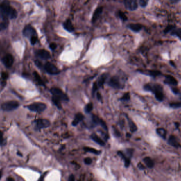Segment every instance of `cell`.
<instances>
[{"label": "cell", "instance_id": "obj_24", "mask_svg": "<svg viewBox=\"0 0 181 181\" xmlns=\"http://www.w3.org/2000/svg\"><path fill=\"white\" fill-rule=\"evenodd\" d=\"M84 150L85 151H86V152L91 153H93V154L95 155H98L100 153V152L98 151V150H97L96 149L92 148H90V147H84Z\"/></svg>", "mask_w": 181, "mask_h": 181}, {"label": "cell", "instance_id": "obj_2", "mask_svg": "<svg viewBox=\"0 0 181 181\" xmlns=\"http://www.w3.org/2000/svg\"><path fill=\"white\" fill-rule=\"evenodd\" d=\"M0 9L5 17L10 19H15L17 17V11L13 7L10 6L9 1H4L0 5Z\"/></svg>", "mask_w": 181, "mask_h": 181}, {"label": "cell", "instance_id": "obj_17", "mask_svg": "<svg viewBox=\"0 0 181 181\" xmlns=\"http://www.w3.org/2000/svg\"><path fill=\"white\" fill-rule=\"evenodd\" d=\"M128 27L134 32H139L142 29V26L140 24H128Z\"/></svg>", "mask_w": 181, "mask_h": 181}, {"label": "cell", "instance_id": "obj_11", "mask_svg": "<svg viewBox=\"0 0 181 181\" xmlns=\"http://www.w3.org/2000/svg\"><path fill=\"white\" fill-rule=\"evenodd\" d=\"M2 62L6 67H11L15 61L14 57L11 54H7L2 58Z\"/></svg>", "mask_w": 181, "mask_h": 181}, {"label": "cell", "instance_id": "obj_21", "mask_svg": "<svg viewBox=\"0 0 181 181\" xmlns=\"http://www.w3.org/2000/svg\"><path fill=\"white\" fill-rule=\"evenodd\" d=\"M33 75H34L35 78L36 80H37V82H38V83L40 85L45 86V83L44 82L43 80H42V77L39 75V74L37 71H34L33 72Z\"/></svg>", "mask_w": 181, "mask_h": 181}, {"label": "cell", "instance_id": "obj_9", "mask_svg": "<svg viewBox=\"0 0 181 181\" xmlns=\"http://www.w3.org/2000/svg\"><path fill=\"white\" fill-rule=\"evenodd\" d=\"M50 125L51 122L48 119H39L36 121V128L37 129L47 128Z\"/></svg>", "mask_w": 181, "mask_h": 181}, {"label": "cell", "instance_id": "obj_6", "mask_svg": "<svg viewBox=\"0 0 181 181\" xmlns=\"http://www.w3.org/2000/svg\"><path fill=\"white\" fill-rule=\"evenodd\" d=\"M45 69L48 74L51 75L58 74L60 73L59 69L51 62H48L45 64Z\"/></svg>", "mask_w": 181, "mask_h": 181}, {"label": "cell", "instance_id": "obj_5", "mask_svg": "<svg viewBox=\"0 0 181 181\" xmlns=\"http://www.w3.org/2000/svg\"><path fill=\"white\" fill-rule=\"evenodd\" d=\"M19 106V103L18 101H9L3 103L1 105L2 110L6 111H11L15 110Z\"/></svg>", "mask_w": 181, "mask_h": 181}, {"label": "cell", "instance_id": "obj_1", "mask_svg": "<svg viewBox=\"0 0 181 181\" xmlns=\"http://www.w3.org/2000/svg\"><path fill=\"white\" fill-rule=\"evenodd\" d=\"M50 91L53 95L52 101L58 109H62V101H69L68 96L59 88L52 87Z\"/></svg>", "mask_w": 181, "mask_h": 181}, {"label": "cell", "instance_id": "obj_37", "mask_svg": "<svg viewBox=\"0 0 181 181\" xmlns=\"http://www.w3.org/2000/svg\"><path fill=\"white\" fill-rule=\"evenodd\" d=\"M8 76H9V75H8V74L7 73H6V72L2 73V77L4 80H6L8 78Z\"/></svg>", "mask_w": 181, "mask_h": 181}, {"label": "cell", "instance_id": "obj_15", "mask_svg": "<svg viewBox=\"0 0 181 181\" xmlns=\"http://www.w3.org/2000/svg\"><path fill=\"white\" fill-rule=\"evenodd\" d=\"M107 76H108V75L107 74H103L99 77L97 81L95 82L98 88L101 87L104 85V83L107 80Z\"/></svg>", "mask_w": 181, "mask_h": 181}, {"label": "cell", "instance_id": "obj_20", "mask_svg": "<svg viewBox=\"0 0 181 181\" xmlns=\"http://www.w3.org/2000/svg\"><path fill=\"white\" fill-rule=\"evenodd\" d=\"M144 162L149 168H152L154 166V162L151 158L146 157L144 158Z\"/></svg>", "mask_w": 181, "mask_h": 181}, {"label": "cell", "instance_id": "obj_8", "mask_svg": "<svg viewBox=\"0 0 181 181\" xmlns=\"http://www.w3.org/2000/svg\"><path fill=\"white\" fill-rule=\"evenodd\" d=\"M108 84L110 86L116 89H120L123 87L121 84L120 83V80H119V77L116 76H113L110 78L108 82Z\"/></svg>", "mask_w": 181, "mask_h": 181}, {"label": "cell", "instance_id": "obj_27", "mask_svg": "<svg viewBox=\"0 0 181 181\" xmlns=\"http://www.w3.org/2000/svg\"><path fill=\"white\" fill-rule=\"evenodd\" d=\"M129 126H130L131 131L132 132H135V131H136L137 130V128L136 126L135 125V124L132 121H131V120H129Z\"/></svg>", "mask_w": 181, "mask_h": 181}, {"label": "cell", "instance_id": "obj_26", "mask_svg": "<svg viewBox=\"0 0 181 181\" xmlns=\"http://www.w3.org/2000/svg\"><path fill=\"white\" fill-rule=\"evenodd\" d=\"M93 109V105L92 104V103L91 102L86 105L85 107L84 110L86 113H89L92 111Z\"/></svg>", "mask_w": 181, "mask_h": 181}, {"label": "cell", "instance_id": "obj_14", "mask_svg": "<svg viewBox=\"0 0 181 181\" xmlns=\"http://www.w3.org/2000/svg\"><path fill=\"white\" fill-rule=\"evenodd\" d=\"M63 27L66 31L71 33L74 30V28L73 26L71 21L70 19L66 20L63 24Z\"/></svg>", "mask_w": 181, "mask_h": 181}, {"label": "cell", "instance_id": "obj_39", "mask_svg": "<svg viewBox=\"0 0 181 181\" xmlns=\"http://www.w3.org/2000/svg\"><path fill=\"white\" fill-rule=\"evenodd\" d=\"M181 0H170L171 2L173 4H175V3H178L179 1H180Z\"/></svg>", "mask_w": 181, "mask_h": 181}, {"label": "cell", "instance_id": "obj_35", "mask_svg": "<svg viewBox=\"0 0 181 181\" xmlns=\"http://www.w3.org/2000/svg\"><path fill=\"white\" fill-rule=\"evenodd\" d=\"M84 162L87 165H89V164L92 163V159L90 158H86L84 160Z\"/></svg>", "mask_w": 181, "mask_h": 181}, {"label": "cell", "instance_id": "obj_23", "mask_svg": "<svg viewBox=\"0 0 181 181\" xmlns=\"http://www.w3.org/2000/svg\"><path fill=\"white\" fill-rule=\"evenodd\" d=\"M157 133L160 136L163 138H165L166 136V131L163 128H158L157 129Z\"/></svg>", "mask_w": 181, "mask_h": 181}, {"label": "cell", "instance_id": "obj_19", "mask_svg": "<svg viewBox=\"0 0 181 181\" xmlns=\"http://www.w3.org/2000/svg\"><path fill=\"white\" fill-rule=\"evenodd\" d=\"M169 144L170 145L174 147L175 148H178L179 146L178 141L174 136H171L169 139Z\"/></svg>", "mask_w": 181, "mask_h": 181}, {"label": "cell", "instance_id": "obj_16", "mask_svg": "<svg viewBox=\"0 0 181 181\" xmlns=\"http://www.w3.org/2000/svg\"><path fill=\"white\" fill-rule=\"evenodd\" d=\"M84 119V116L83 114L81 113H78L75 116L72 122V125L73 126H76L78 124H79L80 122L83 121Z\"/></svg>", "mask_w": 181, "mask_h": 181}, {"label": "cell", "instance_id": "obj_10", "mask_svg": "<svg viewBox=\"0 0 181 181\" xmlns=\"http://www.w3.org/2000/svg\"><path fill=\"white\" fill-rule=\"evenodd\" d=\"M23 34L25 37L28 38H31L33 36H37V33L35 29L29 25L24 27L23 31Z\"/></svg>", "mask_w": 181, "mask_h": 181}, {"label": "cell", "instance_id": "obj_34", "mask_svg": "<svg viewBox=\"0 0 181 181\" xmlns=\"http://www.w3.org/2000/svg\"><path fill=\"white\" fill-rule=\"evenodd\" d=\"M4 145V139H3V133L2 131H0V145Z\"/></svg>", "mask_w": 181, "mask_h": 181}, {"label": "cell", "instance_id": "obj_7", "mask_svg": "<svg viewBox=\"0 0 181 181\" xmlns=\"http://www.w3.org/2000/svg\"><path fill=\"white\" fill-rule=\"evenodd\" d=\"M124 6L126 9L133 11L138 8L137 0H123Z\"/></svg>", "mask_w": 181, "mask_h": 181}, {"label": "cell", "instance_id": "obj_41", "mask_svg": "<svg viewBox=\"0 0 181 181\" xmlns=\"http://www.w3.org/2000/svg\"><path fill=\"white\" fill-rule=\"evenodd\" d=\"M98 94V95H97V96H98V100H101V95H100V94H99L98 93V94Z\"/></svg>", "mask_w": 181, "mask_h": 181}, {"label": "cell", "instance_id": "obj_3", "mask_svg": "<svg viewBox=\"0 0 181 181\" xmlns=\"http://www.w3.org/2000/svg\"><path fill=\"white\" fill-rule=\"evenodd\" d=\"M160 86H158V85L151 86V85L147 84L144 86V89L147 91H150L154 92L157 99L159 101H162L163 100L164 95L162 93V89Z\"/></svg>", "mask_w": 181, "mask_h": 181}, {"label": "cell", "instance_id": "obj_33", "mask_svg": "<svg viewBox=\"0 0 181 181\" xmlns=\"http://www.w3.org/2000/svg\"><path fill=\"white\" fill-rule=\"evenodd\" d=\"M171 107L174 108H178V107H181V102L178 103H173L171 104Z\"/></svg>", "mask_w": 181, "mask_h": 181}, {"label": "cell", "instance_id": "obj_44", "mask_svg": "<svg viewBox=\"0 0 181 181\" xmlns=\"http://www.w3.org/2000/svg\"><path fill=\"white\" fill-rule=\"evenodd\" d=\"M180 98H181V97H180Z\"/></svg>", "mask_w": 181, "mask_h": 181}, {"label": "cell", "instance_id": "obj_28", "mask_svg": "<svg viewBox=\"0 0 181 181\" xmlns=\"http://www.w3.org/2000/svg\"><path fill=\"white\" fill-rule=\"evenodd\" d=\"M130 94H129V93L127 92V93H125L121 98H120V100L122 101H128L130 100Z\"/></svg>", "mask_w": 181, "mask_h": 181}, {"label": "cell", "instance_id": "obj_40", "mask_svg": "<svg viewBox=\"0 0 181 181\" xmlns=\"http://www.w3.org/2000/svg\"><path fill=\"white\" fill-rule=\"evenodd\" d=\"M7 181H15L14 178L11 177H9L8 178H7Z\"/></svg>", "mask_w": 181, "mask_h": 181}, {"label": "cell", "instance_id": "obj_32", "mask_svg": "<svg viewBox=\"0 0 181 181\" xmlns=\"http://www.w3.org/2000/svg\"><path fill=\"white\" fill-rule=\"evenodd\" d=\"M37 40H38V38H37V36H34L31 37L30 38V42H31V45H35L36 42H37Z\"/></svg>", "mask_w": 181, "mask_h": 181}, {"label": "cell", "instance_id": "obj_12", "mask_svg": "<svg viewBox=\"0 0 181 181\" xmlns=\"http://www.w3.org/2000/svg\"><path fill=\"white\" fill-rule=\"evenodd\" d=\"M37 56L42 60H48L51 58V55L48 51L45 49H40L37 51Z\"/></svg>", "mask_w": 181, "mask_h": 181}, {"label": "cell", "instance_id": "obj_18", "mask_svg": "<svg viewBox=\"0 0 181 181\" xmlns=\"http://www.w3.org/2000/svg\"><path fill=\"white\" fill-rule=\"evenodd\" d=\"M91 138L94 141H95V143H97L98 145L102 146L105 145V143H104V141L101 139V138L98 136H97L96 134H92V135L91 136Z\"/></svg>", "mask_w": 181, "mask_h": 181}, {"label": "cell", "instance_id": "obj_25", "mask_svg": "<svg viewBox=\"0 0 181 181\" xmlns=\"http://www.w3.org/2000/svg\"><path fill=\"white\" fill-rule=\"evenodd\" d=\"M118 154H119V155H120L121 157L123 158V160H125V166H126V167H129V166L130 165V160L126 157L125 156H124V155L121 152L119 151V153H118Z\"/></svg>", "mask_w": 181, "mask_h": 181}, {"label": "cell", "instance_id": "obj_38", "mask_svg": "<svg viewBox=\"0 0 181 181\" xmlns=\"http://www.w3.org/2000/svg\"><path fill=\"white\" fill-rule=\"evenodd\" d=\"M68 181H75L74 176V175H70V176H69Z\"/></svg>", "mask_w": 181, "mask_h": 181}, {"label": "cell", "instance_id": "obj_42", "mask_svg": "<svg viewBox=\"0 0 181 181\" xmlns=\"http://www.w3.org/2000/svg\"><path fill=\"white\" fill-rule=\"evenodd\" d=\"M2 171H0V179L2 177Z\"/></svg>", "mask_w": 181, "mask_h": 181}, {"label": "cell", "instance_id": "obj_13", "mask_svg": "<svg viewBox=\"0 0 181 181\" xmlns=\"http://www.w3.org/2000/svg\"><path fill=\"white\" fill-rule=\"evenodd\" d=\"M102 11H103V8L101 6L98 7L95 10V11L93 15L92 20H91L93 24L95 23V22H96V21L98 20V18H100V17L101 16L102 13Z\"/></svg>", "mask_w": 181, "mask_h": 181}, {"label": "cell", "instance_id": "obj_22", "mask_svg": "<svg viewBox=\"0 0 181 181\" xmlns=\"http://www.w3.org/2000/svg\"><path fill=\"white\" fill-rule=\"evenodd\" d=\"M165 83H168L169 84L173 85H176L177 84V81L174 78V77H173L171 76H168L166 77V80H165Z\"/></svg>", "mask_w": 181, "mask_h": 181}, {"label": "cell", "instance_id": "obj_31", "mask_svg": "<svg viewBox=\"0 0 181 181\" xmlns=\"http://www.w3.org/2000/svg\"><path fill=\"white\" fill-rule=\"evenodd\" d=\"M173 35L178 36L179 38H181V29H178L174 30L172 32Z\"/></svg>", "mask_w": 181, "mask_h": 181}, {"label": "cell", "instance_id": "obj_30", "mask_svg": "<svg viewBox=\"0 0 181 181\" xmlns=\"http://www.w3.org/2000/svg\"><path fill=\"white\" fill-rule=\"evenodd\" d=\"M118 16H119V18H120L123 21H126L127 20V16L124 13H123L121 11H119V13H118Z\"/></svg>", "mask_w": 181, "mask_h": 181}, {"label": "cell", "instance_id": "obj_4", "mask_svg": "<svg viewBox=\"0 0 181 181\" xmlns=\"http://www.w3.org/2000/svg\"><path fill=\"white\" fill-rule=\"evenodd\" d=\"M27 107L28 109H29L31 111L42 112L46 109L47 105L45 103L42 102H35L28 105Z\"/></svg>", "mask_w": 181, "mask_h": 181}, {"label": "cell", "instance_id": "obj_43", "mask_svg": "<svg viewBox=\"0 0 181 181\" xmlns=\"http://www.w3.org/2000/svg\"><path fill=\"white\" fill-rule=\"evenodd\" d=\"M17 154H18V155H19V156H22V154H21V153H20V152H18Z\"/></svg>", "mask_w": 181, "mask_h": 181}, {"label": "cell", "instance_id": "obj_36", "mask_svg": "<svg viewBox=\"0 0 181 181\" xmlns=\"http://www.w3.org/2000/svg\"><path fill=\"white\" fill-rule=\"evenodd\" d=\"M49 48L51 50L54 51L57 48V45L55 43H51L49 45Z\"/></svg>", "mask_w": 181, "mask_h": 181}, {"label": "cell", "instance_id": "obj_29", "mask_svg": "<svg viewBox=\"0 0 181 181\" xmlns=\"http://www.w3.org/2000/svg\"><path fill=\"white\" fill-rule=\"evenodd\" d=\"M149 0H139V5L143 8H145L147 6Z\"/></svg>", "mask_w": 181, "mask_h": 181}]
</instances>
